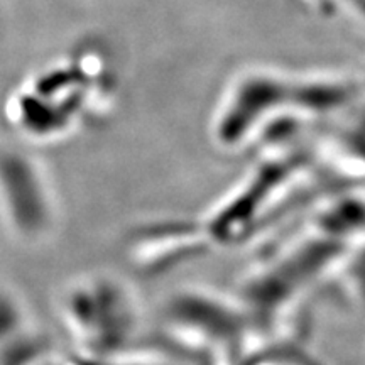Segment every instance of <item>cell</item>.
<instances>
[{"label": "cell", "mask_w": 365, "mask_h": 365, "mask_svg": "<svg viewBox=\"0 0 365 365\" xmlns=\"http://www.w3.org/2000/svg\"><path fill=\"white\" fill-rule=\"evenodd\" d=\"M140 309L129 287L115 277L91 276L75 282L65 298L71 330L95 357H107L132 340Z\"/></svg>", "instance_id": "cell-1"}, {"label": "cell", "mask_w": 365, "mask_h": 365, "mask_svg": "<svg viewBox=\"0 0 365 365\" xmlns=\"http://www.w3.org/2000/svg\"><path fill=\"white\" fill-rule=\"evenodd\" d=\"M0 205L9 227L24 240H41L56 227V208L29 161L17 154L0 156Z\"/></svg>", "instance_id": "cell-2"}]
</instances>
